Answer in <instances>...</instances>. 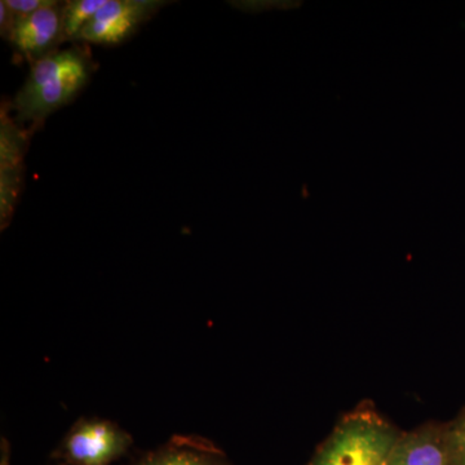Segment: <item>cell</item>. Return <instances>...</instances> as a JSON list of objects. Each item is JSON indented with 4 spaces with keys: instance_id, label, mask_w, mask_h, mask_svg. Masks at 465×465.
Instances as JSON below:
<instances>
[{
    "instance_id": "6da1fadb",
    "label": "cell",
    "mask_w": 465,
    "mask_h": 465,
    "mask_svg": "<svg viewBox=\"0 0 465 465\" xmlns=\"http://www.w3.org/2000/svg\"><path fill=\"white\" fill-rule=\"evenodd\" d=\"M94 72L90 50L78 45L34 61L25 84L11 104L15 121L30 134L35 133L52 113L76 99Z\"/></svg>"
},
{
    "instance_id": "7a4b0ae2",
    "label": "cell",
    "mask_w": 465,
    "mask_h": 465,
    "mask_svg": "<svg viewBox=\"0 0 465 465\" xmlns=\"http://www.w3.org/2000/svg\"><path fill=\"white\" fill-rule=\"evenodd\" d=\"M401 433L372 411L349 415L308 465H388Z\"/></svg>"
},
{
    "instance_id": "3957f363",
    "label": "cell",
    "mask_w": 465,
    "mask_h": 465,
    "mask_svg": "<svg viewBox=\"0 0 465 465\" xmlns=\"http://www.w3.org/2000/svg\"><path fill=\"white\" fill-rule=\"evenodd\" d=\"M133 437L105 419L76 421L52 457L64 465H112L127 454Z\"/></svg>"
},
{
    "instance_id": "277c9868",
    "label": "cell",
    "mask_w": 465,
    "mask_h": 465,
    "mask_svg": "<svg viewBox=\"0 0 465 465\" xmlns=\"http://www.w3.org/2000/svg\"><path fill=\"white\" fill-rule=\"evenodd\" d=\"M29 131L11 116V104L2 106L0 115V223L2 229L11 222L23 189L24 158L27 152Z\"/></svg>"
},
{
    "instance_id": "5b68a950",
    "label": "cell",
    "mask_w": 465,
    "mask_h": 465,
    "mask_svg": "<svg viewBox=\"0 0 465 465\" xmlns=\"http://www.w3.org/2000/svg\"><path fill=\"white\" fill-rule=\"evenodd\" d=\"M168 5L161 0H108L79 34L78 41L100 45H121L143 23Z\"/></svg>"
},
{
    "instance_id": "8992f818",
    "label": "cell",
    "mask_w": 465,
    "mask_h": 465,
    "mask_svg": "<svg viewBox=\"0 0 465 465\" xmlns=\"http://www.w3.org/2000/svg\"><path fill=\"white\" fill-rule=\"evenodd\" d=\"M64 7L65 2L54 0L41 11L18 20L12 30L8 42L30 64L48 56L63 45Z\"/></svg>"
},
{
    "instance_id": "52a82bcc",
    "label": "cell",
    "mask_w": 465,
    "mask_h": 465,
    "mask_svg": "<svg viewBox=\"0 0 465 465\" xmlns=\"http://www.w3.org/2000/svg\"><path fill=\"white\" fill-rule=\"evenodd\" d=\"M388 465H451L445 425H425L401 434L391 450Z\"/></svg>"
},
{
    "instance_id": "ba28073f",
    "label": "cell",
    "mask_w": 465,
    "mask_h": 465,
    "mask_svg": "<svg viewBox=\"0 0 465 465\" xmlns=\"http://www.w3.org/2000/svg\"><path fill=\"white\" fill-rule=\"evenodd\" d=\"M131 465H231L222 450L194 436H174Z\"/></svg>"
},
{
    "instance_id": "9c48e42d",
    "label": "cell",
    "mask_w": 465,
    "mask_h": 465,
    "mask_svg": "<svg viewBox=\"0 0 465 465\" xmlns=\"http://www.w3.org/2000/svg\"><path fill=\"white\" fill-rule=\"evenodd\" d=\"M108 0H69L64 7V43L78 41L79 34Z\"/></svg>"
},
{
    "instance_id": "30bf717a",
    "label": "cell",
    "mask_w": 465,
    "mask_h": 465,
    "mask_svg": "<svg viewBox=\"0 0 465 465\" xmlns=\"http://www.w3.org/2000/svg\"><path fill=\"white\" fill-rule=\"evenodd\" d=\"M450 464L465 465V410L451 423L445 425Z\"/></svg>"
},
{
    "instance_id": "8fae6325",
    "label": "cell",
    "mask_w": 465,
    "mask_h": 465,
    "mask_svg": "<svg viewBox=\"0 0 465 465\" xmlns=\"http://www.w3.org/2000/svg\"><path fill=\"white\" fill-rule=\"evenodd\" d=\"M5 2L9 11L14 14L17 23L21 18L30 16V15L41 11L42 8L47 7L54 0H5Z\"/></svg>"
},
{
    "instance_id": "7c38bea8",
    "label": "cell",
    "mask_w": 465,
    "mask_h": 465,
    "mask_svg": "<svg viewBox=\"0 0 465 465\" xmlns=\"http://www.w3.org/2000/svg\"><path fill=\"white\" fill-rule=\"evenodd\" d=\"M15 24H16V18H15L14 14L9 11L5 0H2V2H0V32H2L3 38L8 41L9 35H11L12 30H14Z\"/></svg>"
},
{
    "instance_id": "4fadbf2b",
    "label": "cell",
    "mask_w": 465,
    "mask_h": 465,
    "mask_svg": "<svg viewBox=\"0 0 465 465\" xmlns=\"http://www.w3.org/2000/svg\"><path fill=\"white\" fill-rule=\"evenodd\" d=\"M0 465H11V450H9L7 440H3L2 442V458H0Z\"/></svg>"
},
{
    "instance_id": "5bb4252c",
    "label": "cell",
    "mask_w": 465,
    "mask_h": 465,
    "mask_svg": "<svg viewBox=\"0 0 465 465\" xmlns=\"http://www.w3.org/2000/svg\"><path fill=\"white\" fill-rule=\"evenodd\" d=\"M58 465H64V464H60V463H58Z\"/></svg>"
}]
</instances>
